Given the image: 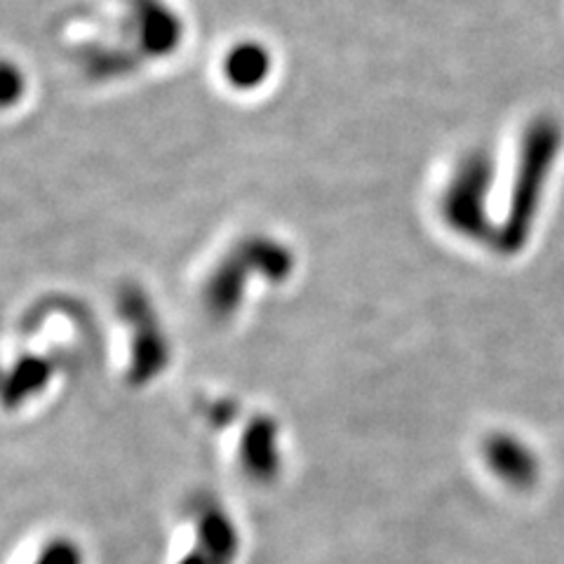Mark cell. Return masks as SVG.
Returning a JSON list of instances; mask_svg holds the SVG:
<instances>
[{"instance_id":"obj_1","label":"cell","mask_w":564,"mask_h":564,"mask_svg":"<svg viewBox=\"0 0 564 564\" xmlns=\"http://www.w3.org/2000/svg\"><path fill=\"white\" fill-rule=\"evenodd\" d=\"M489 458H491V466L497 468L501 478L518 487L532 485L539 475V464L534 454L513 437L494 440L489 445Z\"/></svg>"}]
</instances>
